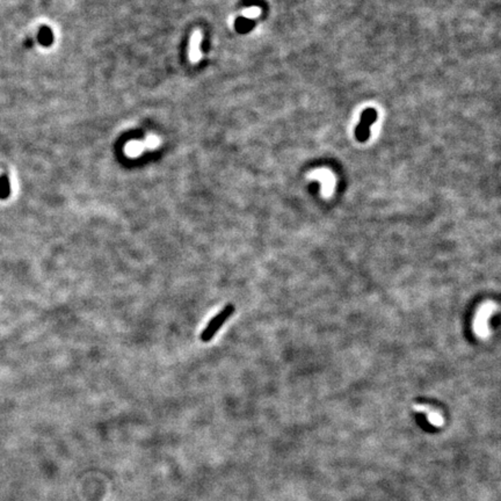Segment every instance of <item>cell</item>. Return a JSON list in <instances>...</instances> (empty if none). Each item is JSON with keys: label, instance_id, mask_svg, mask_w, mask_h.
Here are the masks:
<instances>
[{"label": "cell", "instance_id": "obj_1", "mask_svg": "<svg viewBox=\"0 0 501 501\" xmlns=\"http://www.w3.org/2000/svg\"><path fill=\"white\" fill-rule=\"evenodd\" d=\"M233 312H235V305L227 304L222 311L217 313L215 317L209 322V324L207 325V327L203 329L202 333H201V340L203 342L212 340L217 334V332L219 331L220 327L229 321V318L233 315Z\"/></svg>", "mask_w": 501, "mask_h": 501}, {"label": "cell", "instance_id": "obj_2", "mask_svg": "<svg viewBox=\"0 0 501 501\" xmlns=\"http://www.w3.org/2000/svg\"><path fill=\"white\" fill-rule=\"evenodd\" d=\"M494 310H496V305L491 304V303H487L478 310L476 319H474V331H476L478 337L486 338L489 335V322Z\"/></svg>", "mask_w": 501, "mask_h": 501}, {"label": "cell", "instance_id": "obj_3", "mask_svg": "<svg viewBox=\"0 0 501 501\" xmlns=\"http://www.w3.org/2000/svg\"><path fill=\"white\" fill-rule=\"evenodd\" d=\"M376 120V111L375 109H367L362 114L361 123L358 127L357 136L358 141H365L369 136V125L372 124Z\"/></svg>", "mask_w": 501, "mask_h": 501}, {"label": "cell", "instance_id": "obj_4", "mask_svg": "<svg viewBox=\"0 0 501 501\" xmlns=\"http://www.w3.org/2000/svg\"><path fill=\"white\" fill-rule=\"evenodd\" d=\"M201 39H202V34H201L200 31H195L192 34V37H190L189 42V51H188V56H189V61L192 63H197L202 57V54H201L200 50V43Z\"/></svg>", "mask_w": 501, "mask_h": 501}, {"label": "cell", "instance_id": "obj_5", "mask_svg": "<svg viewBox=\"0 0 501 501\" xmlns=\"http://www.w3.org/2000/svg\"><path fill=\"white\" fill-rule=\"evenodd\" d=\"M146 150L143 141H130L125 144L124 153L130 158H136L141 156Z\"/></svg>", "mask_w": 501, "mask_h": 501}, {"label": "cell", "instance_id": "obj_6", "mask_svg": "<svg viewBox=\"0 0 501 501\" xmlns=\"http://www.w3.org/2000/svg\"><path fill=\"white\" fill-rule=\"evenodd\" d=\"M415 411H419V412H423V413L426 414L427 419L428 421L431 425H434V426H441V425L443 424V419L442 417H441V414L438 413V412L436 411H433L431 410L430 407H427V406H421V405H418V406L414 407Z\"/></svg>", "mask_w": 501, "mask_h": 501}, {"label": "cell", "instance_id": "obj_7", "mask_svg": "<svg viewBox=\"0 0 501 501\" xmlns=\"http://www.w3.org/2000/svg\"><path fill=\"white\" fill-rule=\"evenodd\" d=\"M315 176H317L318 180L322 182V193H324L325 195L331 194L332 190H333V184H334V180H333L331 174L325 172V171H319V172L316 173Z\"/></svg>", "mask_w": 501, "mask_h": 501}, {"label": "cell", "instance_id": "obj_8", "mask_svg": "<svg viewBox=\"0 0 501 501\" xmlns=\"http://www.w3.org/2000/svg\"><path fill=\"white\" fill-rule=\"evenodd\" d=\"M9 192H11V187H9L8 179L6 177H1L0 178V199L7 197Z\"/></svg>", "mask_w": 501, "mask_h": 501}, {"label": "cell", "instance_id": "obj_9", "mask_svg": "<svg viewBox=\"0 0 501 501\" xmlns=\"http://www.w3.org/2000/svg\"><path fill=\"white\" fill-rule=\"evenodd\" d=\"M143 142H144V144H145V147H146V150H154V149H157V147L159 146V144H160L159 137L154 136V135H150V136H147Z\"/></svg>", "mask_w": 501, "mask_h": 501}, {"label": "cell", "instance_id": "obj_10", "mask_svg": "<svg viewBox=\"0 0 501 501\" xmlns=\"http://www.w3.org/2000/svg\"><path fill=\"white\" fill-rule=\"evenodd\" d=\"M260 13H261V9H259L258 7H250L244 9L243 16H245L246 19H254L260 15Z\"/></svg>", "mask_w": 501, "mask_h": 501}]
</instances>
